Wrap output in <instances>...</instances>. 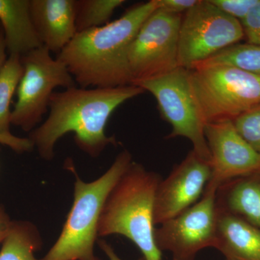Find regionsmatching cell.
<instances>
[{"label":"cell","instance_id":"cell-25","mask_svg":"<svg viewBox=\"0 0 260 260\" xmlns=\"http://www.w3.org/2000/svg\"><path fill=\"white\" fill-rule=\"evenodd\" d=\"M0 144L6 145L18 153L29 152L34 148L29 138H19L14 135H0Z\"/></svg>","mask_w":260,"mask_h":260},{"label":"cell","instance_id":"cell-2","mask_svg":"<svg viewBox=\"0 0 260 260\" xmlns=\"http://www.w3.org/2000/svg\"><path fill=\"white\" fill-rule=\"evenodd\" d=\"M157 9L155 0L138 3L103 26L77 32L57 54L80 88L132 85L128 53L142 24Z\"/></svg>","mask_w":260,"mask_h":260},{"label":"cell","instance_id":"cell-24","mask_svg":"<svg viewBox=\"0 0 260 260\" xmlns=\"http://www.w3.org/2000/svg\"><path fill=\"white\" fill-rule=\"evenodd\" d=\"M198 2L199 0H155L157 9L177 15L186 13Z\"/></svg>","mask_w":260,"mask_h":260},{"label":"cell","instance_id":"cell-8","mask_svg":"<svg viewBox=\"0 0 260 260\" xmlns=\"http://www.w3.org/2000/svg\"><path fill=\"white\" fill-rule=\"evenodd\" d=\"M244 39L240 21L224 13L210 0H199L183 15L178 65L190 70Z\"/></svg>","mask_w":260,"mask_h":260},{"label":"cell","instance_id":"cell-29","mask_svg":"<svg viewBox=\"0 0 260 260\" xmlns=\"http://www.w3.org/2000/svg\"><path fill=\"white\" fill-rule=\"evenodd\" d=\"M226 260H232V259H226Z\"/></svg>","mask_w":260,"mask_h":260},{"label":"cell","instance_id":"cell-10","mask_svg":"<svg viewBox=\"0 0 260 260\" xmlns=\"http://www.w3.org/2000/svg\"><path fill=\"white\" fill-rule=\"evenodd\" d=\"M182 17L156 9L142 24L128 53L133 83L179 68L178 47Z\"/></svg>","mask_w":260,"mask_h":260},{"label":"cell","instance_id":"cell-23","mask_svg":"<svg viewBox=\"0 0 260 260\" xmlns=\"http://www.w3.org/2000/svg\"><path fill=\"white\" fill-rule=\"evenodd\" d=\"M246 43L260 46V0L242 22Z\"/></svg>","mask_w":260,"mask_h":260},{"label":"cell","instance_id":"cell-12","mask_svg":"<svg viewBox=\"0 0 260 260\" xmlns=\"http://www.w3.org/2000/svg\"><path fill=\"white\" fill-rule=\"evenodd\" d=\"M205 138L211 156L210 185L260 173V153L237 133L232 121L205 125Z\"/></svg>","mask_w":260,"mask_h":260},{"label":"cell","instance_id":"cell-22","mask_svg":"<svg viewBox=\"0 0 260 260\" xmlns=\"http://www.w3.org/2000/svg\"><path fill=\"white\" fill-rule=\"evenodd\" d=\"M225 14L242 22L257 0H210Z\"/></svg>","mask_w":260,"mask_h":260},{"label":"cell","instance_id":"cell-26","mask_svg":"<svg viewBox=\"0 0 260 260\" xmlns=\"http://www.w3.org/2000/svg\"><path fill=\"white\" fill-rule=\"evenodd\" d=\"M12 223L13 221L10 220L5 210L3 208H0V244H3V241L8 235Z\"/></svg>","mask_w":260,"mask_h":260},{"label":"cell","instance_id":"cell-17","mask_svg":"<svg viewBox=\"0 0 260 260\" xmlns=\"http://www.w3.org/2000/svg\"><path fill=\"white\" fill-rule=\"evenodd\" d=\"M42 245L40 233L34 224L13 222L3 241L0 260H39L35 257V253Z\"/></svg>","mask_w":260,"mask_h":260},{"label":"cell","instance_id":"cell-18","mask_svg":"<svg viewBox=\"0 0 260 260\" xmlns=\"http://www.w3.org/2000/svg\"><path fill=\"white\" fill-rule=\"evenodd\" d=\"M23 74L21 56L10 54L0 73V135H11L10 104Z\"/></svg>","mask_w":260,"mask_h":260},{"label":"cell","instance_id":"cell-27","mask_svg":"<svg viewBox=\"0 0 260 260\" xmlns=\"http://www.w3.org/2000/svg\"><path fill=\"white\" fill-rule=\"evenodd\" d=\"M99 246L103 251L105 253L106 255L108 256L109 260H123L116 254L115 251L113 249L110 244H108L105 241L100 240L99 242ZM137 260H145L144 258L141 257Z\"/></svg>","mask_w":260,"mask_h":260},{"label":"cell","instance_id":"cell-11","mask_svg":"<svg viewBox=\"0 0 260 260\" xmlns=\"http://www.w3.org/2000/svg\"><path fill=\"white\" fill-rule=\"evenodd\" d=\"M211 177L210 162L191 150L159 183L154 209L155 225L174 218L199 201Z\"/></svg>","mask_w":260,"mask_h":260},{"label":"cell","instance_id":"cell-20","mask_svg":"<svg viewBox=\"0 0 260 260\" xmlns=\"http://www.w3.org/2000/svg\"><path fill=\"white\" fill-rule=\"evenodd\" d=\"M124 0H75L77 32L103 26L110 20Z\"/></svg>","mask_w":260,"mask_h":260},{"label":"cell","instance_id":"cell-15","mask_svg":"<svg viewBox=\"0 0 260 260\" xmlns=\"http://www.w3.org/2000/svg\"><path fill=\"white\" fill-rule=\"evenodd\" d=\"M0 25L8 54L23 56L42 47L30 14V0H0Z\"/></svg>","mask_w":260,"mask_h":260},{"label":"cell","instance_id":"cell-19","mask_svg":"<svg viewBox=\"0 0 260 260\" xmlns=\"http://www.w3.org/2000/svg\"><path fill=\"white\" fill-rule=\"evenodd\" d=\"M216 65L234 67L260 76V46L248 43L234 44L195 65L191 70Z\"/></svg>","mask_w":260,"mask_h":260},{"label":"cell","instance_id":"cell-28","mask_svg":"<svg viewBox=\"0 0 260 260\" xmlns=\"http://www.w3.org/2000/svg\"><path fill=\"white\" fill-rule=\"evenodd\" d=\"M7 53L8 51H7L6 44H5L4 32L0 25V73L8 59V56H7Z\"/></svg>","mask_w":260,"mask_h":260},{"label":"cell","instance_id":"cell-14","mask_svg":"<svg viewBox=\"0 0 260 260\" xmlns=\"http://www.w3.org/2000/svg\"><path fill=\"white\" fill-rule=\"evenodd\" d=\"M215 249L226 259L260 260V229L218 210Z\"/></svg>","mask_w":260,"mask_h":260},{"label":"cell","instance_id":"cell-7","mask_svg":"<svg viewBox=\"0 0 260 260\" xmlns=\"http://www.w3.org/2000/svg\"><path fill=\"white\" fill-rule=\"evenodd\" d=\"M132 85L155 98L162 119L172 126L167 139L185 138L191 142L195 153L211 161L205 138V123L191 91L189 70L179 67L167 74L137 80Z\"/></svg>","mask_w":260,"mask_h":260},{"label":"cell","instance_id":"cell-9","mask_svg":"<svg viewBox=\"0 0 260 260\" xmlns=\"http://www.w3.org/2000/svg\"><path fill=\"white\" fill-rule=\"evenodd\" d=\"M218 187L208 184L199 201L155 230V242L160 251L173 260H194L205 248L216 243Z\"/></svg>","mask_w":260,"mask_h":260},{"label":"cell","instance_id":"cell-4","mask_svg":"<svg viewBox=\"0 0 260 260\" xmlns=\"http://www.w3.org/2000/svg\"><path fill=\"white\" fill-rule=\"evenodd\" d=\"M131 153L124 150L111 167L99 179L90 182L82 180L74 167V200L60 235L47 254L39 260H101L94 254L99 218L108 195L130 164Z\"/></svg>","mask_w":260,"mask_h":260},{"label":"cell","instance_id":"cell-1","mask_svg":"<svg viewBox=\"0 0 260 260\" xmlns=\"http://www.w3.org/2000/svg\"><path fill=\"white\" fill-rule=\"evenodd\" d=\"M144 93L134 85L116 88L76 86L54 92L47 119L30 132L29 139L43 159L51 160L58 140L73 133L80 150L98 157L109 145L116 143L114 137L106 134V126L113 112L126 101Z\"/></svg>","mask_w":260,"mask_h":260},{"label":"cell","instance_id":"cell-21","mask_svg":"<svg viewBox=\"0 0 260 260\" xmlns=\"http://www.w3.org/2000/svg\"><path fill=\"white\" fill-rule=\"evenodd\" d=\"M243 139L260 153V104L232 121Z\"/></svg>","mask_w":260,"mask_h":260},{"label":"cell","instance_id":"cell-6","mask_svg":"<svg viewBox=\"0 0 260 260\" xmlns=\"http://www.w3.org/2000/svg\"><path fill=\"white\" fill-rule=\"evenodd\" d=\"M23 74L17 89V102L11 113V124L32 132L49 111L56 88L76 87L74 78L64 62L53 58L42 47L21 56Z\"/></svg>","mask_w":260,"mask_h":260},{"label":"cell","instance_id":"cell-13","mask_svg":"<svg viewBox=\"0 0 260 260\" xmlns=\"http://www.w3.org/2000/svg\"><path fill=\"white\" fill-rule=\"evenodd\" d=\"M30 14L42 45L57 54L77 34L75 0H30Z\"/></svg>","mask_w":260,"mask_h":260},{"label":"cell","instance_id":"cell-5","mask_svg":"<svg viewBox=\"0 0 260 260\" xmlns=\"http://www.w3.org/2000/svg\"><path fill=\"white\" fill-rule=\"evenodd\" d=\"M191 91L205 125L233 121L260 104V76L226 66L189 70Z\"/></svg>","mask_w":260,"mask_h":260},{"label":"cell","instance_id":"cell-16","mask_svg":"<svg viewBox=\"0 0 260 260\" xmlns=\"http://www.w3.org/2000/svg\"><path fill=\"white\" fill-rule=\"evenodd\" d=\"M216 207L260 229V173L220 184L216 191Z\"/></svg>","mask_w":260,"mask_h":260},{"label":"cell","instance_id":"cell-3","mask_svg":"<svg viewBox=\"0 0 260 260\" xmlns=\"http://www.w3.org/2000/svg\"><path fill=\"white\" fill-rule=\"evenodd\" d=\"M161 179L157 173L132 162L106 200L99 237L123 236L134 243L145 260H162L154 227L155 195Z\"/></svg>","mask_w":260,"mask_h":260}]
</instances>
